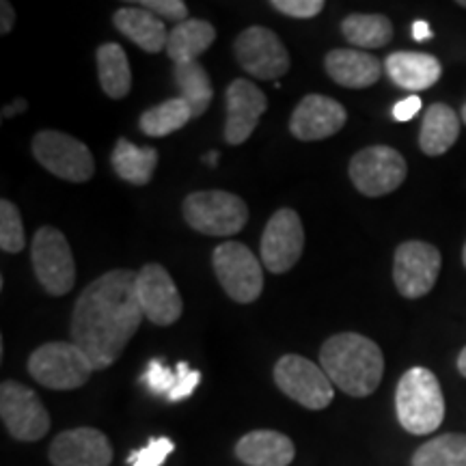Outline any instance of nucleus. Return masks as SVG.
<instances>
[{"mask_svg":"<svg viewBox=\"0 0 466 466\" xmlns=\"http://www.w3.org/2000/svg\"><path fill=\"white\" fill-rule=\"evenodd\" d=\"M113 22L116 31L126 35V37L137 44L141 50L151 52V55L167 50V26L165 22H162L158 15L151 14V11L137 7V5H130V7L116 9Z\"/></svg>","mask_w":466,"mask_h":466,"instance_id":"obj_22","label":"nucleus"},{"mask_svg":"<svg viewBox=\"0 0 466 466\" xmlns=\"http://www.w3.org/2000/svg\"><path fill=\"white\" fill-rule=\"evenodd\" d=\"M35 275L50 296H66L76 283V261L67 238L56 227H39L31 242Z\"/></svg>","mask_w":466,"mask_h":466,"instance_id":"obj_8","label":"nucleus"},{"mask_svg":"<svg viewBox=\"0 0 466 466\" xmlns=\"http://www.w3.org/2000/svg\"><path fill=\"white\" fill-rule=\"evenodd\" d=\"M137 294L143 316L156 326H171L182 318V296L160 264H145L137 272Z\"/></svg>","mask_w":466,"mask_h":466,"instance_id":"obj_15","label":"nucleus"},{"mask_svg":"<svg viewBox=\"0 0 466 466\" xmlns=\"http://www.w3.org/2000/svg\"><path fill=\"white\" fill-rule=\"evenodd\" d=\"M275 382L288 398L309 410H324L335 398V384L326 371L300 354H285L277 360Z\"/></svg>","mask_w":466,"mask_h":466,"instance_id":"obj_10","label":"nucleus"},{"mask_svg":"<svg viewBox=\"0 0 466 466\" xmlns=\"http://www.w3.org/2000/svg\"><path fill=\"white\" fill-rule=\"evenodd\" d=\"M348 173L360 195L376 199V197L391 195L404 184L408 165L398 149L387 147V145H374V147H365L352 156Z\"/></svg>","mask_w":466,"mask_h":466,"instance_id":"obj_7","label":"nucleus"},{"mask_svg":"<svg viewBox=\"0 0 466 466\" xmlns=\"http://www.w3.org/2000/svg\"><path fill=\"white\" fill-rule=\"evenodd\" d=\"M419 110H421V100L417 96H408L406 100L398 102L393 106V116L398 121H410Z\"/></svg>","mask_w":466,"mask_h":466,"instance_id":"obj_37","label":"nucleus"},{"mask_svg":"<svg viewBox=\"0 0 466 466\" xmlns=\"http://www.w3.org/2000/svg\"><path fill=\"white\" fill-rule=\"evenodd\" d=\"M441 250L421 240L400 244L393 259V281L404 299L415 300L430 294L441 275Z\"/></svg>","mask_w":466,"mask_h":466,"instance_id":"obj_12","label":"nucleus"},{"mask_svg":"<svg viewBox=\"0 0 466 466\" xmlns=\"http://www.w3.org/2000/svg\"><path fill=\"white\" fill-rule=\"evenodd\" d=\"M384 72L406 91H425L439 83L441 61L425 52H393L384 58Z\"/></svg>","mask_w":466,"mask_h":466,"instance_id":"obj_20","label":"nucleus"},{"mask_svg":"<svg viewBox=\"0 0 466 466\" xmlns=\"http://www.w3.org/2000/svg\"><path fill=\"white\" fill-rule=\"evenodd\" d=\"M462 261H464V266H466V244H464V250H462Z\"/></svg>","mask_w":466,"mask_h":466,"instance_id":"obj_45","label":"nucleus"},{"mask_svg":"<svg viewBox=\"0 0 466 466\" xmlns=\"http://www.w3.org/2000/svg\"><path fill=\"white\" fill-rule=\"evenodd\" d=\"M14 22H15L14 7H11L7 0H3V5H0V33H3V35L11 33V28H14Z\"/></svg>","mask_w":466,"mask_h":466,"instance_id":"obj_38","label":"nucleus"},{"mask_svg":"<svg viewBox=\"0 0 466 466\" xmlns=\"http://www.w3.org/2000/svg\"><path fill=\"white\" fill-rule=\"evenodd\" d=\"M412 466H466V434H442L423 442Z\"/></svg>","mask_w":466,"mask_h":466,"instance_id":"obj_30","label":"nucleus"},{"mask_svg":"<svg viewBox=\"0 0 466 466\" xmlns=\"http://www.w3.org/2000/svg\"><path fill=\"white\" fill-rule=\"evenodd\" d=\"M26 108H28L26 100H15L14 104H9V106H5V108H3V119H11V116H15V115L25 113Z\"/></svg>","mask_w":466,"mask_h":466,"instance_id":"obj_40","label":"nucleus"},{"mask_svg":"<svg viewBox=\"0 0 466 466\" xmlns=\"http://www.w3.org/2000/svg\"><path fill=\"white\" fill-rule=\"evenodd\" d=\"M348 113L333 97L311 93L300 100L289 119V132L299 141H324L346 126Z\"/></svg>","mask_w":466,"mask_h":466,"instance_id":"obj_17","label":"nucleus"},{"mask_svg":"<svg viewBox=\"0 0 466 466\" xmlns=\"http://www.w3.org/2000/svg\"><path fill=\"white\" fill-rule=\"evenodd\" d=\"M192 119V110L182 97H171V100L151 106L145 110L138 119L141 132L154 138H165L168 134L182 130Z\"/></svg>","mask_w":466,"mask_h":466,"instance_id":"obj_29","label":"nucleus"},{"mask_svg":"<svg viewBox=\"0 0 466 466\" xmlns=\"http://www.w3.org/2000/svg\"><path fill=\"white\" fill-rule=\"evenodd\" d=\"M460 113H462V121L466 124V104L462 106V110H460Z\"/></svg>","mask_w":466,"mask_h":466,"instance_id":"obj_43","label":"nucleus"},{"mask_svg":"<svg viewBox=\"0 0 466 466\" xmlns=\"http://www.w3.org/2000/svg\"><path fill=\"white\" fill-rule=\"evenodd\" d=\"M110 165L124 182L145 186L151 182L156 167H158V151L154 147H138L121 137L116 138L113 154H110Z\"/></svg>","mask_w":466,"mask_h":466,"instance_id":"obj_24","label":"nucleus"},{"mask_svg":"<svg viewBox=\"0 0 466 466\" xmlns=\"http://www.w3.org/2000/svg\"><path fill=\"white\" fill-rule=\"evenodd\" d=\"M458 371L466 378V348L460 352V357H458Z\"/></svg>","mask_w":466,"mask_h":466,"instance_id":"obj_41","label":"nucleus"},{"mask_svg":"<svg viewBox=\"0 0 466 466\" xmlns=\"http://www.w3.org/2000/svg\"><path fill=\"white\" fill-rule=\"evenodd\" d=\"M236 456L248 466H289L296 447L289 436L275 430H253L238 441Z\"/></svg>","mask_w":466,"mask_h":466,"instance_id":"obj_21","label":"nucleus"},{"mask_svg":"<svg viewBox=\"0 0 466 466\" xmlns=\"http://www.w3.org/2000/svg\"><path fill=\"white\" fill-rule=\"evenodd\" d=\"M319 365L330 382L352 398H367L374 393L384 374L380 346L359 333L329 337L319 350Z\"/></svg>","mask_w":466,"mask_h":466,"instance_id":"obj_2","label":"nucleus"},{"mask_svg":"<svg viewBox=\"0 0 466 466\" xmlns=\"http://www.w3.org/2000/svg\"><path fill=\"white\" fill-rule=\"evenodd\" d=\"M96 367L72 341H50L39 346L28 359V374L52 391H72L89 380Z\"/></svg>","mask_w":466,"mask_h":466,"instance_id":"obj_4","label":"nucleus"},{"mask_svg":"<svg viewBox=\"0 0 466 466\" xmlns=\"http://www.w3.org/2000/svg\"><path fill=\"white\" fill-rule=\"evenodd\" d=\"M182 214L195 231L218 238L240 233L248 220L247 203L225 190L190 192L184 199Z\"/></svg>","mask_w":466,"mask_h":466,"instance_id":"obj_5","label":"nucleus"},{"mask_svg":"<svg viewBox=\"0 0 466 466\" xmlns=\"http://www.w3.org/2000/svg\"><path fill=\"white\" fill-rule=\"evenodd\" d=\"M341 33L357 48H382L391 42L393 25L382 14H352L341 22Z\"/></svg>","mask_w":466,"mask_h":466,"instance_id":"obj_28","label":"nucleus"},{"mask_svg":"<svg viewBox=\"0 0 466 466\" xmlns=\"http://www.w3.org/2000/svg\"><path fill=\"white\" fill-rule=\"evenodd\" d=\"M132 5L151 11V14L158 15L160 20L165 17V20L177 22V25H182V22L190 20L188 7H186L184 0H141V3H132Z\"/></svg>","mask_w":466,"mask_h":466,"instance_id":"obj_34","label":"nucleus"},{"mask_svg":"<svg viewBox=\"0 0 466 466\" xmlns=\"http://www.w3.org/2000/svg\"><path fill=\"white\" fill-rule=\"evenodd\" d=\"M270 7L296 20H309L324 9V0H272Z\"/></svg>","mask_w":466,"mask_h":466,"instance_id":"obj_35","label":"nucleus"},{"mask_svg":"<svg viewBox=\"0 0 466 466\" xmlns=\"http://www.w3.org/2000/svg\"><path fill=\"white\" fill-rule=\"evenodd\" d=\"M206 162L209 167H217V162H218V151H209V154L206 156Z\"/></svg>","mask_w":466,"mask_h":466,"instance_id":"obj_42","label":"nucleus"},{"mask_svg":"<svg viewBox=\"0 0 466 466\" xmlns=\"http://www.w3.org/2000/svg\"><path fill=\"white\" fill-rule=\"evenodd\" d=\"M227 124L225 141L229 145H242L258 127L261 115L266 113V93L250 80L238 78L227 86Z\"/></svg>","mask_w":466,"mask_h":466,"instance_id":"obj_18","label":"nucleus"},{"mask_svg":"<svg viewBox=\"0 0 466 466\" xmlns=\"http://www.w3.org/2000/svg\"><path fill=\"white\" fill-rule=\"evenodd\" d=\"M412 37H415L417 42H425V39L432 37L428 22H415V25H412Z\"/></svg>","mask_w":466,"mask_h":466,"instance_id":"obj_39","label":"nucleus"},{"mask_svg":"<svg viewBox=\"0 0 466 466\" xmlns=\"http://www.w3.org/2000/svg\"><path fill=\"white\" fill-rule=\"evenodd\" d=\"M173 451H175V442L171 439H167V436H162V439H154L151 442H147V447H143V450L132 451L130 458H127V464L162 466Z\"/></svg>","mask_w":466,"mask_h":466,"instance_id":"obj_32","label":"nucleus"},{"mask_svg":"<svg viewBox=\"0 0 466 466\" xmlns=\"http://www.w3.org/2000/svg\"><path fill=\"white\" fill-rule=\"evenodd\" d=\"M458 5H460V7H462V9H466V0H458Z\"/></svg>","mask_w":466,"mask_h":466,"instance_id":"obj_44","label":"nucleus"},{"mask_svg":"<svg viewBox=\"0 0 466 466\" xmlns=\"http://www.w3.org/2000/svg\"><path fill=\"white\" fill-rule=\"evenodd\" d=\"M236 58L248 76L259 80H277L288 74L289 52L285 44L266 26H250L238 35Z\"/></svg>","mask_w":466,"mask_h":466,"instance_id":"obj_13","label":"nucleus"},{"mask_svg":"<svg viewBox=\"0 0 466 466\" xmlns=\"http://www.w3.org/2000/svg\"><path fill=\"white\" fill-rule=\"evenodd\" d=\"M48 458L55 466H110L113 447L100 430L74 428L50 442Z\"/></svg>","mask_w":466,"mask_h":466,"instance_id":"obj_16","label":"nucleus"},{"mask_svg":"<svg viewBox=\"0 0 466 466\" xmlns=\"http://www.w3.org/2000/svg\"><path fill=\"white\" fill-rule=\"evenodd\" d=\"M400 425L415 436L432 434L445 419V398L439 378L425 367H412L400 378L395 391Z\"/></svg>","mask_w":466,"mask_h":466,"instance_id":"obj_3","label":"nucleus"},{"mask_svg":"<svg viewBox=\"0 0 466 466\" xmlns=\"http://www.w3.org/2000/svg\"><path fill=\"white\" fill-rule=\"evenodd\" d=\"M100 85L110 100H124L132 89V69L119 44H102L96 52Z\"/></svg>","mask_w":466,"mask_h":466,"instance_id":"obj_26","label":"nucleus"},{"mask_svg":"<svg viewBox=\"0 0 466 466\" xmlns=\"http://www.w3.org/2000/svg\"><path fill=\"white\" fill-rule=\"evenodd\" d=\"M217 39V28L208 20H186L168 33L167 55L175 66L197 61Z\"/></svg>","mask_w":466,"mask_h":466,"instance_id":"obj_25","label":"nucleus"},{"mask_svg":"<svg viewBox=\"0 0 466 466\" xmlns=\"http://www.w3.org/2000/svg\"><path fill=\"white\" fill-rule=\"evenodd\" d=\"M145 319L137 294V272L116 268L86 285L72 313V343L96 371L119 360Z\"/></svg>","mask_w":466,"mask_h":466,"instance_id":"obj_1","label":"nucleus"},{"mask_svg":"<svg viewBox=\"0 0 466 466\" xmlns=\"http://www.w3.org/2000/svg\"><path fill=\"white\" fill-rule=\"evenodd\" d=\"M460 137V116L447 104L436 102L423 115L419 147L425 156H442L453 147Z\"/></svg>","mask_w":466,"mask_h":466,"instance_id":"obj_23","label":"nucleus"},{"mask_svg":"<svg viewBox=\"0 0 466 466\" xmlns=\"http://www.w3.org/2000/svg\"><path fill=\"white\" fill-rule=\"evenodd\" d=\"M143 380L147 382L151 393L168 395L173 391L175 384H177V371L168 370V367L162 363L160 359H154V360H149Z\"/></svg>","mask_w":466,"mask_h":466,"instance_id":"obj_33","label":"nucleus"},{"mask_svg":"<svg viewBox=\"0 0 466 466\" xmlns=\"http://www.w3.org/2000/svg\"><path fill=\"white\" fill-rule=\"evenodd\" d=\"M33 156L46 171L66 179V182L85 184L96 173L91 149L66 132L42 130L35 134Z\"/></svg>","mask_w":466,"mask_h":466,"instance_id":"obj_6","label":"nucleus"},{"mask_svg":"<svg viewBox=\"0 0 466 466\" xmlns=\"http://www.w3.org/2000/svg\"><path fill=\"white\" fill-rule=\"evenodd\" d=\"M177 384L173 387V391L167 395L168 401H182L186 398H190L195 393V389L199 387L201 382V374L199 371L190 370L188 363H179L177 365Z\"/></svg>","mask_w":466,"mask_h":466,"instance_id":"obj_36","label":"nucleus"},{"mask_svg":"<svg viewBox=\"0 0 466 466\" xmlns=\"http://www.w3.org/2000/svg\"><path fill=\"white\" fill-rule=\"evenodd\" d=\"M212 266L233 302L250 305L264 291V270L259 259L240 242H223L214 248Z\"/></svg>","mask_w":466,"mask_h":466,"instance_id":"obj_9","label":"nucleus"},{"mask_svg":"<svg viewBox=\"0 0 466 466\" xmlns=\"http://www.w3.org/2000/svg\"><path fill=\"white\" fill-rule=\"evenodd\" d=\"M173 78L179 93H182L179 97L192 110V119H199L201 115H206L214 97V86L206 67L199 61L179 63V66H173Z\"/></svg>","mask_w":466,"mask_h":466,"instance_id":"obj_27","label":"nucleus"},{"mask_svg":"<svg viewBox=\"0 0 466 466\" xmlns=\"http://www.w3.org/2000/svg\"><path fill=\"white\" fill-rule=\"evenodd\" d=\"M0 417L7 432L20 442L42 441L50 430V415L33 389L15 380L0 387Z\"/></svg>","mask_w":466,"mask_h":466,"instance_id":"obj_11","label":"nucleus"},{"mask_svg":"<svg viewBox=\"0 0 466 466\" xmlns=\"http://www.w3.org/2000/svg\"><path fill=\"white\" fill-rule=\"evenodd\" d=\"M326 74L346 89H367L376 85L384 72V63L363 50L337 48L324 58Z\"/></svg>","mask_w":466,"mask_h":466,"instance_id":"obj_19","label":"nucleus"},{"mask_svg":"<svg viewBox=\"0 0 466 466\" xmlns=\"http://www.w3.org/2000/svg\"><path fill=\"white\" fill-rule=\"evenodd\" d=\"M25 247V225H22L20 209L9 199H3L0 201V248L5 253H20Z\"/></svg>","mask_w":466,"mask_h":466,"instance_id":"obj_31","label":"nucleus"},{"mask_svg":"<svg viewBox=\"0 0 466 466\" xmlns=\"http://www.w3.org/2000/svg\"><path fill=\"white\" fill-rule=\"evenodd\" d=\"M302 248H305V229L299 214L289 208L272 214L261 236V264L272 275H283L299 264Z\"/></svg>","mask_w":466,"mask_h":466,"instance_id":"obj_14","label":"nucleus"}]
</instances>
